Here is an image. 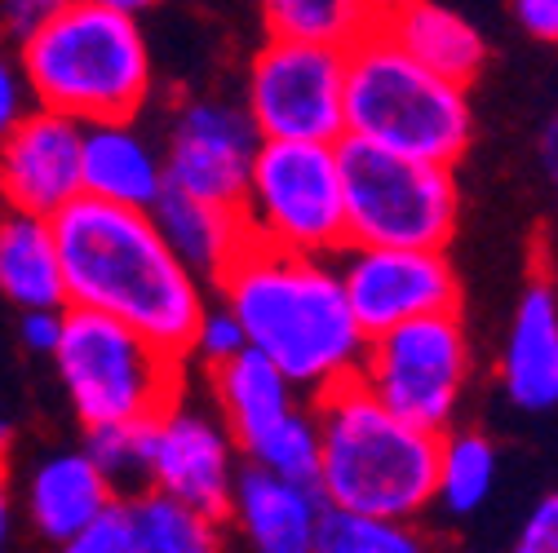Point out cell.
Masks as SVG:
<instances>
[{
    "mask_svg": "<svg viewBox=\"0 0 558 553\" xmlns=\"http://www.w3.org/2000/svg\"><path fill=\"white\" fill-rule=\"evenodd\" d=\"M66 306L98 310L143 332L173 359H191V336L208 306L204 280L178 261L147 209L76 195L49 218Z\"/></svg>",
    "mask_w": 558,
    "mask_h": 553,
    "instance_id": "obj_1",
    "label": "cell"
},
{
    "mask_svg": "<svg viewBox=\"0 0 558 553\" xmlns=\"http://www.w3.org/2000/svg\"><path fill=\"white\" fill-rule=\"evenodd\" d=\"M214 288L240 319L248 351L266 355L306 398L355 377L368 336L345 302L332 257L248 239Z\"/></svg>",
    "mask_w": 558,
    "mask_h": 553,
    "instance_id": "obj_2",
    "label": "cell"
},
{
    "mask_svg": "<svg viewBox=\"0 0 558 553\" xmlns=\"http://www.w3.org/2000/svg\"><path fill=\"white\" fill-rule=\"evenodd\" d=\"M319 426L315 492L324 505L381 518H416L435 505L439 434L381 407L355 377L311 398Z\"/></svg>",
    "mask_w": 558,
    "mask_h": 553,
    "instance_id": "obj_3",
    "label": "cell"
},
{
    "mask_svg": "<svg viewBox=\"0 0 558 553\" xmlns=\"http://www.w3.org/2000/svg\"><path fill=\"white\" fill-rule=\"evenodd\" d=\"M19 72L36 107L81 124L137 120L151 98V49L137 19L102 0H66L19 36Z\"/></svg>",
    "mask_w": 558,
    "mask_h": 553,
    "instance_id": "obj_4",
    "label": "cell"
},
{
    "mask_svg": "<svg viewBox=\"0 0 558 553\" xmlns=\"http://www.w3.org/2000/svg\"><path fill=\"white\" fill-rule=\"evenodd\" d=\"M345 137L452 169L474 137L470 85L430 72L368 27L345 45Z\"/></svg>",
    "mask_w": 558,
    "mask_h": 553,
    "instance_id": "obj_5",
    "label": "cell"
},
{
    "mask_svg": "<svg viewBox=\"0 0 558 553\" xmlns=\"http://www.w3.org/2000/svg\"><path fill=\"white\" fill-rule=\"evenodd\" d=\"M53 364L76 417L89 426L156 421L182 398V364L129 323L66 306Z\"/></svg>",
    "mask_w": 558,
    "mask_h": 553,
    "instance_id": "obj_6",
    "label": "cell"
},
{
    "mask_svg": "<svg viewBox=\"0 0 558 553\" xmlns=\"http://www.w3.org/2000/svg\"><path fill=\"white\" fill-rule=\"evenodd\" d=\"M337 164L351 244L448 248L461 218V191L448 164L412 160L360 137H337Z\"/></svg>",
    "mask_w": 558,
    "mask_h": 553,
    "instance_id": "obj_7",
    "label": "cell"
},
{
    "mask_svg": "<svg viewBox=\"0 0 558 553\" xmlns=\"http://www.w3.org/2000/svg\"><path fill=\"white\" fill-rule=\"evenodd\" d=\"M240 218L248 239L311 257H337L351 244L337 143L262 137L240 199Z\"/></svg>",
    "mask_w": 558,
    "mask_h": 553,
    "instance_id": "obj_8",
    "label": "cell"
},
{
    "mask_svg": "<svg viewBox=\"0 0 558 553\" xmlns=\"http://www.w3.org/2000/svg\"><path fill=\"white\" fill-rule=\"evenodd\" d=\"M355 381L395 417L444 434L470 381V336L461 310L403 319L364 341Z\"/></svg>",
    "mask_w": 558,
    "mask_h": 553,
    "instance_id": "obj_9",
    "label": "cell"
},
{
    "mask_svg": "<svg viewBox=\"0 0 558 553\" xmlns=\"http://www.w3.org/2000/svg\"><path fill=\"white\" fill-rule=\"evenodd\" d=\"M214 372L218 411L248 465L315 488L319 474V426L306 394L279 372L266 355L244 351Z\"/></svg>",
    "mask_w": 558,
    "mask_h": 553,
    "instance_id": "obj_10",
    "label": "cell"
},
{
    "mask_svg": "<svg viewBox=\"0 0 558 553\" xmlns=\"http://www.w3.org/2000/svg\"><path fill=\"white\" fill-rule=\"evenodd\" d=\"M244 111L262 137L337 143L345 137V49L266 36L248 66Z\"/></svg>",
    "mask_w": 558,
    "mask_h": 553,
    "instance_id": "obj_11",
    "label": "cell"
},
{
    "mask_svg": "<svg viewBox=\"0 0 558 553\" xmlns=\"http://www.w3.org/2000/svg\"><path fill=\"white\" fill-rule=\"evenodd\" d=\"M332 261L364 336L395 328L403 319L461 310V284L444 248L345 244Z\"/></svg>",
    "mask_w": 558,
    "mask_h": 553,
    "instance_id": "obj_12",
    "label": "cell"
},
{
    "mask_svg": "<svg viewBox=\"0 0 558 553\" xmlns=\"http://www.w3.org/2000/svg\"><path fill=\"white\" fill-rule=\"evenodd\" d=\"M257 143L262 133L253 128L244 107L222 98H195L173 115L165 147V177L169 186L195 199L240 209Z\"/></svg>",
    "mask_w": 558,
    "mask_h": 553,
    "instance_id": "obj_13",
    "label": "cell"
},
{
    "mask_svg": "<svg viewBox=\"0 0 558 553\" xmlns=\"http://www.w3.org/2000/svg\"><path fill=\"white\" fill-rule=\"evenodd\" d=\"M235 439L222 417L191 403H173L165 417H156L151 439V488L169 501L204 514V518H227L231 492H235Z\"/></svg>",
    "mask_w": 558,
    "mask_h": 553,
    "instance_id": "obj_14",
    "label": "cell"
},
{
    "mask_svg": "<svg viewBox=\"0 0 558 553\" xmlns=\"http://www.w3.org/2000/svg\"><path fill=\"white\" fill-rule=\"evenodd\" d=\"M81 120L49 107H27L0 133V195L10 209L53 218L81 195Z\"/></svg>",
    "mask_w": 558,
    "mask_h": 553,
    "instance_id": "obj_15",
    "label": "cell"
},
{
    "mask_svg": "<svg viewBox=\"0 0 558 553\" xmlns=\"http://www.w3.org/2000/svg\"><path fill=\"white\" fill-rule=\"evenodd\" d=\"M62 553H227L222 523L204 518L156 488L116 496Z\"/></svg>",
    "mask_w": 558,
    "mask_h": 553,
    "instance_id": "obj_16",
    "label": "cell"
},
{
    "mask_svg": "<svg viewBox=\"0 0 558 553\" xmlns=\"http://www.w3.org/2000/svg\"><path fill=\"white\" fill-rule=\"evenodd\" d=\"M324 496L306 482L279 478L262 465L235 474L227 518L240 527L253 553H315Z\"/></svg>",
    "mask_w": 558,
    "mask_h": 553,
    "instance_id": "obj_17",
    "label": "cell"
},
{
    "mask_svg": "<svg viewBox=\"0 0 558 553\" xmlns=\"http://www.w3.org/2000/svg\"><path fill=\"white\" fill-rule=\"evenodd\" d=\"M373 27L386 40H395L408 58H416L457 85H470L483 72L487 45L478 27L452 5H444V0H377Z\"/></svg>",
    "mask_w": 558,
    "mask_h": 553,
    "instance_id": "obj_18",
    "label": "cell"
},
{
    "mask_svg": "<svg viewBox=\"0 0 558 553\" xmlns=\"http://www.w3.org/2000/svg\"><path fill=\"white\" fill-rule=\"evenodd\" d=\"M165 156L147 143L137 120H94L81 133V195L151 209L165 191Z\"/></svg>",
    "mask_w": 558,
    "mask_h": 553,
    "instance_id": "obj_19",
    "label": "cell"
},
{
    "mask_svg": "<svg viewBox=\"0 0 558 553\" xmlns=\"http://www.w3.org/2000/svg\"><path fill=\"white\" fill-rule=\"evenodd\" d=\"M501 385L532 417L558 407V293L545 280H532L514 306L501 345Z\"/></svg>",
    "mask_w": 558,
    "mask_h": 553,
    "instance_id": "obj_20",
    "label": "cell"
},
{
    "mask_svg": "<svg viewBox=\"0 0 558 553\" xmlns=\"http://www.w3.org/2000/svg\"><path fill=\"white\" fill-rule=\"evenodd\" d=\"M147 213H151L156 231L165 235V244L178 253V261L195 274V280H204V284H214L218 274L231 266V257L248 244L240 209L195 199V195H186V191H178L169 182L151 199Z\"/></svg>",
    "mask_w": 558,
    "mask_h": 553,
    "instance_id": "obj_21",
    "label": "cell"
},
{
    "mask_svg": "<svg viewBox=\"0 0 558 553\" xmlns=\"http://www.w3.org/2000/svg\"><path fill=\"white\" fill-rule=\"evenodd\" d=\"M111 501H116V488L85 452H58L40 460L27 482V518L53 544L81 536Z\"/></svg>",
    "mask_w": 558,
    "mask_h": 553,
    "instance_id": "obj_22",
    "label": "cell"
},
{
    "mask_svg": "<svg viewBox=\"0 0 558 553\" xmlns=\"http://www.w3.org/2000/svg\"><path fill=\"white\" fill-rule=\"evenodd\" d=\"M0 293L23 310H66V284L49 218L19 209L0 218Z\"/></svg>",
    "mask_w": 558,
    "mask_h": 553,
    "instance_id": "obj_23",
    "label": "cell"
},
{
    "mask_svg": "<svg viewBox=\"0 0 558 553\" xmlns=\"http://www.w3.org/2000/svg\"><path fill=\"white\" fill-rule=\"evenodd\" d=\"M501 478L497 443L478 430H444L439 434V469H435V501L452 518H470L487 505Z\"/></svg>",
    "mask_w": 558,
    "mask_h": 553,
    "instance_id": "obj_24",
    "label": "cell"
},
{
    "mask_svg": "<svg viewBox=\"0 0 558 553\" xmlns=\"http://www.w3.org/2000/svg\"><path fill=\"white\" fill-rule=\"evenodd\" d=\"M257 10L266 36L345 49L373 27L377 0H257Z\"/></svg>",
    "mask_w": 558,
    "mask_h": 553,
    "instance_id": "obj_25",
    "label": "cell"
},
{
    "mask_svg": "<svg viewBox=\"0 0 558 553\" xmlns=\"http://www.w3.org/2000/svg\"><path fill=\"white\" fill-rule=\"evenodd\" d=\"M315 553H430V536L412 518H381L324 505Z\"/></svg>",
    "mask_w": 558,
    "mask_h": 553,
    "instance_id": "obj_26",
    "label": "cell"
},
{
    "mask_svg": "<svg viewBox=\"0 0 558 553\" xmlns=\"http://www.w3.org/2000/svg\"><path fill=\"white\" fill-rule=\"evenodd\" d=\"M151 439L156 421H116V426H89L85 430V456L102 469V478L124 492L151 488Z\"/></svg>",
    "mask_w": 558,
    "mask_h": 553,
    "instance_id": "obj_27",
    "label": "cell"
},
{
    "mask_svg": "<svg viewBox=\"0 0 558 553\" xmlns=\"http://www.w3.org/2000/svg\"><path fill=\"white\" fill-rule=\"evenodd\" d=\"M244 328L240 319L218 302V306H204L199 323H195V336H191V355L204 364V368H218L227 359H235L244 351Z\"/></svg>",
    "mask_w": 558,
    "mask_h": 553,
    "instance_id": "obj_28",
    "label": "cell"
},
{
    "mask_svg": "<svg viewBox=\"0 0 558 553\" xmlns=\"http://www.w3.org/2000/svg\"><path fill=\"white\" fill-rule=\"evenodd\" d=\"M506 553H558V492L532 505V514L519 523Z\"/></svg>",
    "mask_w": 558,
    "mask_h": 553,
    "instance_id": "obj_29",
    "label": "cell"
},
{
    "mask_svg": "<svg viewBox=\"0 0 558 553\" xmlns=\"http://www.w3.org/2000/svg\"><path fill=\"white\" fill-rule=\"evenodd\" d=\"M62 319H66V310H49V306L23 310V323H19L23 345H27V351H36V355H53V345L62 336Z\"/></svg>",
    "mask_w": 558,
    "mask_h": 553,
    "instance_id": "obj_30",
    "label": "cell"
},
{
    "mask_svg": "<svg viewBox=\"0 0 558 553\" xmlns=\"http://www.w3.org/2000/svg\"><path fill=\"white\" fill-rule=\"evenodd\" d=\"M27 81H23V72L19 66L0 53V133H5L23 111H27Z\"/></svg>",
    "mask_w": 558,
    "mask_h": 553,
    "instance_id": "obj_31",
    "label": "cell"
},
{
    "mask_svg": "<svg viewBox=\"0 0 558 553\" xmlns=\"http://www.w3.org/2000/svg\"><path fill=\"white\" fill-rule=\"evenodd\" d=\"M514 19L527 36L558 45V0H514Z\"/></svg>",
    "mask_w": 558,
    "mask_h": 553,
    "instance_id": "obj_32",
    "label": "cell"
},
{
    "mask_svg": "<svg viewBox=\"0 0 558 553\" xmlns=\"http://www.w3.org/2000/svg\"><path fill=\"white\" fill-rule=\"evenodd\" d=\"M62 5H66V0H0V14H5V27L14 36H27L40 19H49Z\"/></svg>",
    "mask_w": 558,
    "mask_h": 553,
    "instance_id": "obj_33",
    "label": "cell"
},
{
    "mask_svg": "<svg viewBox=\"0 0 558 553\" xmlns=\"http://www.w3.org/2000/svg\"><path fill=\"white\" fill-rule=\"evenodd\" d=\"M541 164H545V177L558 186V111L541 128Z\"/></svg>",
    "mask_w": 558,
    "mask_h": 553,
    "instance_id": "obj_34",
    "label": "cell"
},
{
    "mask_svg": "<svg viewBox=\"0 0 558 553\" xmlns=\"http://www.w3.org/2000/svg\"><path fill=\"white\" fill-rule=\"evenodd\" d=\"M10 527H14V501H10L5 478H0V549L10 544Z\"/></svg>",
    "mask_w": 558,
    "mask_h": 553,
    "instance_id": "obj_35",
    "label": "cell"
},
{
    "mask_svg": "<svg viewBox=\"0 0 558 553\" xmlns=\"http://www.w3.org/2000/svg\"><path fill=\"white\" fill-rule=\"evenodd\" d=\"M102 5H111L116 14H129V19H143L156 0H102Z\"/></svg>",
    "mask_w": 558,
    "mask_h": 553,
    "instance_id": "obj_36",
    "label": "cell"
},
{
    "mask_svg": "<svg viewBox=\"0 0 558 553\" xmlns=\"http://www.w3.org/2000/svg\"><path fill=\"white\" fill-rule=\"evenodd\" d=\"M5 452H10V426H5V417H0V460H5Z\"/></svg>",
    "mask_w": 558,
    "mask_h": 553,
    "instance_id": "obj_37",
    "label": "cell"
}]
</instances>
